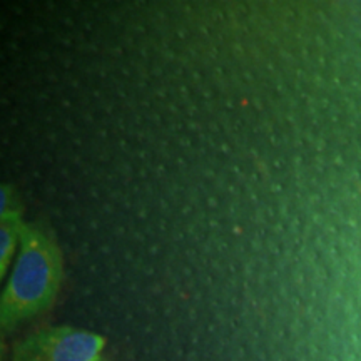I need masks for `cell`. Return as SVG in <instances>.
<instances>
[{"label": "cell", "instance_id": "1", "mask_svg": "<svg viewBox=\"0 0 361 361\" xmlns=\"http://www.w3.org/2000/svg\"><path fill=\"white\" fill-rule=\"evenodd\" d=\"M19 247L0 296V326L4 335L51 308L64 276L61 250L37 226L24 224Z\"/></svg>", "mask_w": 361, "mask_h": 361}, {"label": "cell", "instance_id": "2", "mask_svg": "<svg viewBox=\"0 0 361 361\" xmlns=\"http://www.w3.org/2000/svg\"><path fill=\"white\" fill-rule=\"evenodd\" d=\"M102 336L72 326L44 328L17 343L12 361H99Z\"/></svg>", "mask_w": 361, "mask_h": 361}, {"label": "cell", "instance_id": "3", "mask_svg": "<svg viewBox=\"0 0 361 361\" xmlns=\"http://www.w3.org/2000/svg\"><path fill=\"white\" fill-rule=\"evenodd\" d=\"M20 209L0 214V278L6 276L17 247L20 246L22 228H24Z\"/></svg>", "mask_w": 361, "mask_h": 361}, {"label": "cell", "instance_id": "4", "mask_svg": "<svg viewBox=\"0 0 361 361\" xmlns=\"http://www.w3.org/2000/svg\"><path fill=\"white\" fill-rule=\"evenodd\" d=\"M0 197H2V202H0V214H6L8 211H17L20 207L13 204V192L12 188L7 186V184H2V189H0Z\"/></svg>", "mask_w": 361, "mask_h": 361}, {"label": "cell", "instance_id": "5", "mask_svg": "<svg viewBox=\"0 0 361 361\" xmlns=\"http://www.w3.org/2000/svg\"><path fill=\"white\" fill-rule=\"evenodd\" d=\"M99 361H104V360H99Z\"/></svg>", "mask_w": 361, "mask_h": 361}]
</instances>
